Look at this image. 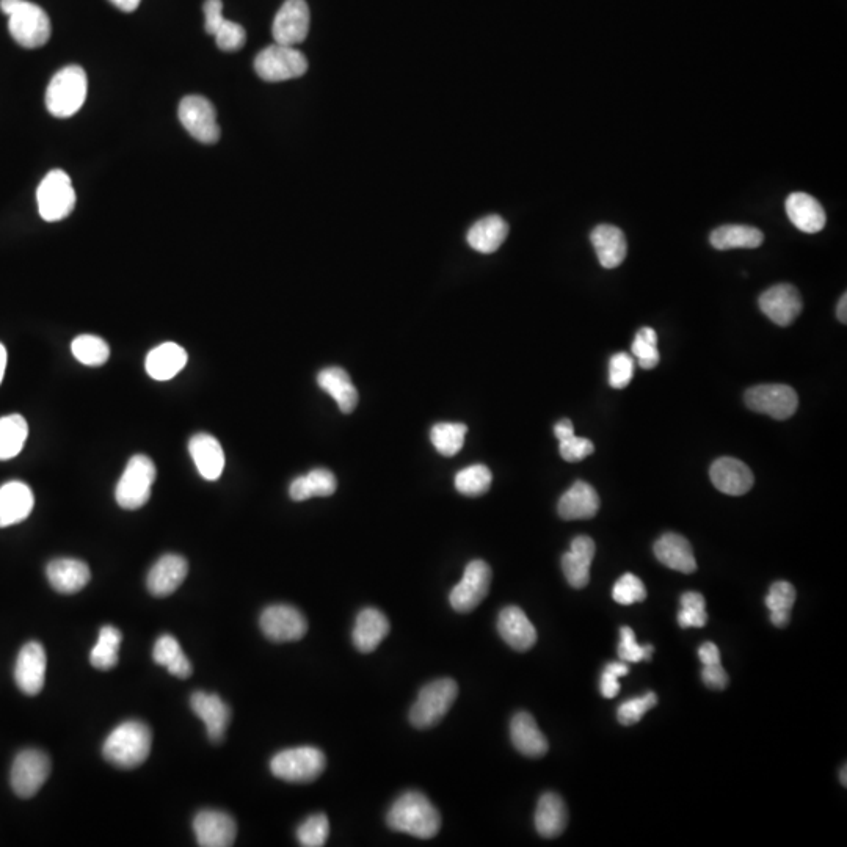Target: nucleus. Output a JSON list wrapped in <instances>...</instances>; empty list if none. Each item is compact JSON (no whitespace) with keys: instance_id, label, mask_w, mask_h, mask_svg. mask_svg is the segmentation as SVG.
Segmentation results:
<instances>
[{"instance_id":"nucleus-1","label":"nucleus","mask_w":847,"mask_h":847,"mask_svg":"<svg viewBox=\"0 0 847 847\" xmlns=\"http://www.w3.org/2000/svg\"><path fill=\"white\" fill-rule=\"evenodd\" d=\"M386 822L396 832H404L419 840L437 837L441 829L440 811L418 791L402 794L389 808Z\"/></svg>"},{"instance_id":"nucleus-2","label":"nucleus","mask_w":847,"mask_h":847,"mask_svg":"<svg viewBox=\"0 0 847 847\" xmlns=\"http://www.w3.org/2000/svg\"><path fill=\"white\" fill-rule=\"evenodd\" d=\"M151 744L150 727L139 720H129L110 733L102 747V755L117 768L134 769L148 760Z\"/></svg>"},{"instance_id":"nucleus-3","label":"nucleus","mask_w":847,"mask_h":847,"mask_svg":"<svg viewBox=\"0 0 847 847\" xmlns=\"http://www.w3.org/2000/svg\"><path fill=\"white\" fill-rule=\"evenodd\" d=\"M0 10L8 16V29L19 46L37 49L48 43L52 26L48 13L29 0H0Z\"/></svg>"},{"instance_id":"nucleus-4","label":"nucleus","mask_w":847,"mask_h":847,"mask_svg":"<svg viewBox=\"0 0 847 847\" xmlns=\"http://www.w3.org/2000/svg\"><path fill=\"white\" fill-rule=\"evenodd\" d=\"M88 79L80 66H66L52 77L46 90V107L55 118L76 115L87 99Z\"/></svg>"},{"instance_id":"nucleus-5","label":"nucleus","mask_w":847,"mask_h":847,"mask_svg":"<svg viewBox=\"0 0 847 847\" xmlns=\"http://www.w3.org/2000/svg\"><path fill=\"white\" fill-rule=\"evenodd\" d=\"M459 695V684L452 678L432 681L419 691L415 705L411 706L410 722L413 727H435L449 713Z\"/></svg>"},{"instance_id":"nucleus-6","label":"nucleus","mask_w":847,"mask_h":847,"mask_svg":"<svg viewBox=\"0 0 847 847\" xmlns=\"http://www.w3.org/2000/svg\"><path fill=\"white\" fill-rule=\"evenodd\" d=\"M156 476V466L150 457L143 454L134 455L118 480L115 490L118 506L124 510L142 509L146 502L150 501Z\"/></svg>"},{"instance_id":"nucleus-7","label":"nucleus","mask_w":847,"mask_h":847,"mask_svg":"<svg viewBox=\"0 0 847 847\" xmlns=\"http://www.w3.org/2000/svg\"><path fill=\"white\" fill-rule=\"evenodd\" d=\"M327 766L322 750L316 747H295L283 750L272 758L270 769L284 782L309 783L322 775Z\"/></svg>"},{"instance_id":"nucleus-8","label":"nucleus","mask_w":847,"mask_h":847,"mask_svg":"<svg viewBox=\"0 0 847 847\" xmlns=\"http://www.w3.org/2000/svg\"><path fill=\"white\" fill-rule=\"evenodd\" d=\"M38 211L46 222L66 219L76 206V190L65 171L52 170L44 176L37 190Z\"/></svg>"},{"instance_id":"nucleus-9","label":"nucleus","mask_w":847,"mask_h":847,"mask_svg":"<svg viewBox=\"0 0 847 847\" xmlns=\"http://www.w3.org/2000/svg\"><path fill=\"white\" fill-rule=\"evenodd\" d=\"M308 70V60L297 48L270 44L262 49L255 59V71L266 82H284V80L302 77Z\"/></svg>"},{"instance_id":"nucleus-10","label":"nucleus","mask_w":847,"mask_h":847,"mask_svg":"<svg viewBox=\"0 0 847 847\" xmlns=\"http://www.w3.org/2000/svg\"><path fill=\"white\" fill-rule=\"evenodd\" d=\"M51 774V760L41 750H22L11 768V788L16 796L30 799L40 791Z\"/></svg>"},{"instance_id":"nucleus-11","label":"nucleus","mask_w":847,"mask_h":847,"mask_svg":"<svg viewBox=\"0 0 847 847\" xmlns=\"http://www.w3.org/2000/svg\"><path fill=\"white\" fill-rule=\"evenodd\" d=\"M179 121L186 131L204 145H214L220 139L217 112L212 102L203 96L190 95L179 104Z\"/></svg>"},{"instance_id":"nucleus-12","label":"nucleus","mask_w":847,"mask_h":847,"mask_svg":"<svg viewBox=\"0 0 847 847\" xmlns=\"http://www.w3.org/2000/svg\"><path fill=\"white\" fill-rule=\"evenodd\" d=\"M491 568L484 560H473L465 568L462 581L452 589L449 601L454 611L468 614L474 611L490 592Z\"/></svg>"},{"instance_id":"nucleus-13","label":"nucleus","mask_w":847,"mask_h":847,"mask_svg":"<svg viewBox=\"0 0 847 847\" xmlns=\"http://www.w3.org/2000/svg\"><path fill=\"white\" fill-rule=\"evenodd\" d=\"M744 399L750 410L778 421L791 418L799 407V397L788 385L753 386L747 389Z\"/></svg>"},{"instance_id":"nucleus-14","label":"nucleus","mask_w":847,"mask_h":847,"mask_svg":"<svg viewBox=\"0 0 847 847\" xmlns=\"http://www.w3.org/2000/svg\"><path fill=\"white\" fill-rule=\"evenodd\" d=\"M262 633L272 642H295L308 631L305 615L289 604H273L259 618Z\"/></svg>"},{"instance_id":"nucleus-15","label":"nucleus","mask_w":847,"mask_h":847,"mask_svg":"<svg viewBox=\"0 0 847 847\" xmlns=\"http://www.w3.org/2000/svg\"><path fill=\"white\" fill-rule=\"evenodd\" d=\"M309 24L311 15L305 0H286L273 19V40L283 46L295 48L308 37Z\"/></svg>"},{"instance_id":"nucleus-16","label":"nucleus","mask_w":847,"mask_h":847,"mask_svg":"<svg viewBox=\"0 0 847 847\" xmlns=\"http://www.w3.org/2000/svg\"><path fill=\"white\" fill-rule=\"evenodd\" d=\"M764 316H768L774 324L780 327H789L794 320L800 316L804 309V302L799 291L793 284H775L768 291L763 292L758 300Z\"/></svg>"},{"instance_id":"nucleus-17","label":"nucleus","mask_w":847,"mask_h":847,"mask_svg":"<svg viewBox=\"0 0 847 847\" xmlns=\"http://www.w3.org/2000/svg\"><path fill=\"white\" fill-rule=\"evenodd\" d=\"M193 829L203 847H230L237 837L233 816L219 810L200 811L193 819Z\"/></svg>"},{"instance_id":"nucleus-18","label":"nucleus","mask_w":847,"mask_h":847,"mask_svg":"<svg viewBox=\"0 0 847 847\" xmlns=\"http://www.w3.org/2000/svg\"><path fill=\"white\" fill-rule=\"evenodd\" d=\"M46 651L38 642H29L19 651L15 666V681L24 694H40L46 680Z\"/></svg>"},{"instance_id":"nucleus-19","label":"nucleus","mask_w":847,"mask_h":847,"mask_svg":"<svg viewBox=\"0 0 847 847\" xmlns=\"http://www.w3.org/2000/svg\"><path fill=\"white\" fill-rule=\"evenodd\" d=\"M709 477L717 490L730 496L746 495L747 491L752 490L755 482L749 466L731 457L716 460L709 469Z\"/></svg>"},{"instance_id":"nucleus-20","label":"nucleus","mask_w":847,"mask_h":847,"mask_svg":"<svg viewBox=\"0 0 847 847\" xmlns=\"http://www.w3.org/2000/svg\"><path fill=\"white\" fill-rule=\"evenodd\" d=\"M190 706L193 713L197 714L206 725L209 739L212 742H222L226 728L230 725V706L226 705L219 695L208 694V692H195L190 697Z\"/></svg>"},{"instance_id":"nucleus-21","label":"nucleus","mask_w":847,"mask_h":847,"mask_svg":"<svg viewBox=\"0 0 847 847\" xmlns=\"http://www.w3.org/2000/svg\"><path fill=\"white\" fill-rule=\"evenodd\" d=\"M189 573L187 560L178 554H165L160 557L148 573V590L154 597L164 598L176 592Z\"/></svg>"},{"instance_id":"nucleus-22","label":"nucleus","mask_w":847,"mask_h":847,"mask_svg":"<svg viewBox=\"0 0 847 847\" xmlns=\"http://www.w3.org/2000/svg\"><path fill=\"white\" fill-rule=\"evenodd\" d=\"M597 546L587 535H579L571 542L570 551L562 556V570L573 589H584L590 581V565Z\"/></svg>"},{"instance_id":"nucleus-23","label":"nucleus","mask_w":847,"mask_h":847,"mask_svg":"<svg viewBox=\"0 0 847 847\" xmlns=\"http://www.w3.org/2000/svg\"><path fill=\"white\" fill-rule=\"evenodd\" d=\"M498 631L513 650L528 651L537 642V629L523 609L517 606L502 609L498 618Z\"/></svg>"},{"instance_id":"nucleus-24","label":"nucleus","mask_w":847,"mask_h":847,"mask_svg":"<svg viewBox=\"0 0 847 847\" xmlns=\"http://www.w3.org/2000/svg\"><path fill=\"white\" fill-rule=\"evenodd\" d=\"M189 452L198 473L206 480H217L225 469V452L217 438L197 433L189 441Z\"/></svg>"},{"instance_id":"nucleus-25","label":"nucleus","mask_w":847,"mask_h":847,"mask_svg":"<svg viewBox=\"0 0 847 847\" xmlns=\"http://www.w3.org/2000/svg\"><path fill=\"white\" fill-rule=\"evenodd\" d=\"M35 506L33 491L29 485L18 480L0 487V528L21 523L32 513Z\"/></svg>"},{"instance_id":"nucleus-26","label":"nucleus","mask_w":847,"mask_h":847,"mask_svg":"<svg viewBox=\"0 0 847 847\" xmlns=\"http://www.w3.org/2000/svg\"><path fill=\"white\" fill-rule=\"evenodd\" d=\"M785 208L791 223L802 233L816 234L824 230L827 222L826 211L821 203L808 193H791Z\"/></svg>"},{"instance_id":"nucleus-27","label":"nucleus","mask_w":847,"mask_h":847,"mask_svg":"<svg viewBox=\"0 0 847 847\" xmlns=\"http://www.w3.org/2000/svg\"><path fill=\"white\" fill-rule=\"evenodd\" d=\"M557 510L560 518L567 521L590 520L600 510V496L592 485L578 480L562 495Z\"/></svg>"},{"instance_id":"nucleus-28","label":"nucleus","mask_w":847,"mask_h":847,"mask_svg":"<svg viewBox=\"0 0 847 847\" xmlns=\"http://www.w3.org/2000/svg\"><path fill=\"white\" fill-rule=\"evenodd\" d=\"M510 738L513 746L524 757L542 758L548 753V739L543 735L534 717L529 713L515 714L510 722Z\"/></svg>"},{"instance_id":"nucleus-29","label":"nucleus","mask_w":847,"mask_h":847,"mask_svg":"<svg viewBox=\"0 0 847 847\" xmlns=\"http://www.w3.org/2000/svg\"><path fill=\"white\" fill-rule=\"evenodd\" d=\"M655 556L662 565L680 571L684 575H691L697 570V560H695L691 543L684 539L683 535L673 534V532L662 535L661 539L655 543Z\"/></svg>"},{"instance_id":"nucleus-30","label":"nucleus","mask_w":847,"mask_h":847,"mask_svg":"<svg viewBox=\"0 0 847 847\" xmlns=\"http://www.w3.org/2000/svg\"><path fill=\"white\" fill-rule=\"evenodd\" d=\"M187 352L175 342H165L154 347L146 357L145 368L151 379L167 382L186 368Z\"/></svg>"},{"instance_id":"nucleus-31","label":"nucleus","mask_w":847,"mask_h":847,"mask_svg":"<svg viewBox=\"0 0 847 847\" xmlns=\"http://www.w3.org/2000/svg\"><path fill=\"white\" fill-rule=\"evenodd\" d=\"M49 584L60 593H77L90 582V568L77 559H55L46 568Z\"/></svg>"},{"instance_id":"nucleus-32","label":"nucleus","mask_w":847,"mask_h":847,"mask_svg":"<svg viewBox=\"0 0 847 847\" xmlns=\"http://www.w3.org/2000/svg\"><path fill=\"white\" fill-rule=\"evenodd\" d=\"M389 634V622L379 609L366 608L358 614L353 628V644L361 653H372Z\"/></svg>"},{"instance_id":"nucleus-33","label":"nucleus","mask_w":847,"mask_h":847,"mask_svg":"<svg viewBox=\"0 0 847 847\" xmlns=\"http://www.w3.org/2000/svg\"><path fill=\"white\" fill-rule=\"evenodd\" d=\"M598 261L604 269H615L625 261L628 244L623 231L614 225H598L590 234Z\"/></svg>"},{"instance_id":"nucleus-34","label":"nucleus","mask_w":847,"mask_h":847,"mask_svg":"<svg viewBox=\"0 0 847 847\" xmlns=\"http://www.w3.org/2000/svg\"><path fill=\"white\" fill-rule=\"evenodd\" d=\"M568 824V810L564 799L556 793L540 797L535 810V829L543 838H557L564 833Z\"/></svg>"},{"instance_id":"nucleus-35","label":"nucleus","mask_w":847,"mask_h":847,"mask_svg":"<svg viewBox=\"0 0 847 847\" xmlns=\"http://www.w3.org/2000/svg\"><path fill=\"white\" fill-rule=\"evenodd\" d=\"M317 385L330 394L344 415H350L358 405V391L350 375L342 368H327L317 375Z\"/></svg>"},{"instance_id":"nucleus-36","label":"nucleus","mask_w":847,"mask_h":847,"mask_svg":"<svg viewBox=\"0 0 847 847\" xmlns=\"http://www.w3.org/2000/svg\"><path fill=\"white\" fill-rule=\"evenodd\" d=\"M507 236H509V225L506 220L499 215H488L469 228L466 240L473 250L490 255L499 250Z\"/></svg>"},{"instance_id":"nucleus-37","label":"nucleus","mask_w":847,"mask_h":847,"mask_svg":"<svg viewBox=\"0 0 847 847\" xmlns=\"http://www.w3.org/2000/svg\"><path fill=\"white\" fill-rule=\"evenodd\" d=\"M338 488L335 474L325 468L313 469L306 476L292 480L289 496L292 501L302 502L311 498H327Z\"/></svg>"},{"instance_id":"nucleus-38","label":"nucleus","mask_w":847,"mask_h":847,"mask_svg":"<svg viewBox=\"0 0 847 847\" xmlns=\"http://www.w3.org/2000/svg\"><path fill=\"white\" fill-rule=\"evenodd\" d=\"M764 234L758 228L747 225H725L714 230L709 242L716 250L735 248H758L763 244Z\"/></svg>"},{"instance_id":"nucleus-39","label":"nucleus","mask_w":847,"mask_h":847,"mask_svg":"<svg viewBox=\"0 0 847 847\" xmlns=\"http://www.w3.org/2000/svg\"><path fill=\"white\" fill-rule=\"evenodd\" d=\"M154 661L159 666L167 667L171 675L178 678H189L192 675V664L184 655L178 640L170 634L159 637L153 650Z\"/></svg>"},{"instance_id":"nucleus-40","label":"nucleus","mask_w":847,"mask_h":847,"mask_svg":"<svg viewBox=\"0 0 847 847\" xmlns=\"http://www.w3.org/2000/svg\"><path fill=\"white\" fill-rule=\"evenodd\" d=\"M29 437V426L21 415H10L0 419V460L15 459L21 454Z\"/></svg>"},{"instance_id":"nucleus-41","label":"nucleus","mask_w":847,"mask_h":847,"mask_svg":"<svg viewBox=\"0 0 847 847\" xmlns=\"http://www.w3.org/2000/svg\"><path fill=\"white\" fill-rule=\"evenodd\" d=\"M554 435L559 440V452L567 462H581L595 452V446L587 438L576 437L575 427L570 419H562L554 427Z\"/></svg>"},{"instance_id":"nucleus-42","label":"nucleus","mask_w":847,"mask_h":847,"mask_svg":"<svg viewBox=\"0 0 847 847\" xmlns=\"http://www.w3.org/2000/svg\"><path fill=\"white\" fill-rule=\"evenodd\" d=\"M468 427L462 422H440L430 430V441L444 457H454L462 451Z\"/></svg>"},{"instance_id":"nucleus-43","label":"nucleus","mask_w":847,"mask_h":847,"mask_svg":"<svg viewBox=\"0 0 847 847\" xmlns=\"http://www.w3.org/2000/svg\"><path fill=\"white\" fill-rule=\"evenodd\" d=\"M121 639L123 636L115 626H102L98 644L91 650V666L99 670H110L117 666Z\"/></svg>"},{"instance_id":"nucleus-44","label":"nucleus","mask_w":847,"mask_h":847,"mask_svg":"<svg viewBox=\"0 0 847 847\" xmlns=\"http://www.w3.org/2000/svg\"><path fill=\"white\" fill-rule=\"evenodd\" d=\"M73 355L85 366H102L110 357V347L104 339L95 335H80L71 344Z\"/></svg>"},{"instance_id":"nucleus-45","label":"nucleus","mask_w":847,"mask_h":847,"mask_svg":"<svg viewBox=\"0 0 847 847\" xmlns=\"http://www.w3.org/2000/svg\"><path fill=\"white\" fill-rule=\"evenodd\" d=\"M493 474L485 465H471L455 476V488L459 493L471 498L482 496L490 490Z\"/></svg>"},{"instance_id":"nucleus-46","label":"nucleus","mask_w":847,"mask_h":847,"mask_svg":"<svg viewBox=\"0 0 847 847\" xmlns=\"http://www.w3.org/2000/svg\"><path fill=\"white\" fill-rule=\"evenodd\" d=\"M631 350H633V355L636 357L640 368L647 369V371L648 369H655L659 360H661L658 350V335L653 328L645 327L637 331Z\"/></svg>"},{"instance_id":"nucleus-47","label":"nucleus","mask_w":847,"mask_h":847,"mask_svg":"<svg viewBox=\"0 0 847 847\" xmlns=\"http://www.w3.org/2000/svg\"><path fill=\"white\" fill-rule=\"evenodd\" d=\"M681 628H703L708 623L706 601L702 593L686 592L681 597V611L678 614Z\"/></svg>"},{"instance_id":"nucleus-48","label":"nucleus","mask_w":847,"mask_h":847,"mask_svg":"<svg viewBox=\"0 0 847 847\" xmlns=\"http://www.w3.org/2000/svg\"><path fill=\"white\" fill-rule=\"evenodd\" d=\"M330 835V822L324 813L309 816L302 826L297 829V838L305 847H320L327 843Z\"/></svg>"},{"instance_id":"nucleus-49","label":"nucleus","mask_w":847,"mask_h":847,"mask_svg":"<svg viewBox=\"0 0 847 847\" xmlns=\"http://www.w3.org/2000/svg\"><path fill=\"white\" fill-rule=\"evenodd\" d=\"M612 598L615 603L629 606V604L642 603L647 598V589L644 582L640 581L633 573H626L615 582L612 589Z\"/></svg>"},{"instance_id":"nucleus-50","label":"nucleus","mask_w":847,"mask_h":847,"mask_svg":"<svg viewBox=\"0 0 847 847\" xmlns=\"http://www.w3.org/2000/svg\"><path fill=\"white\" fill-rule=\"evenodd\" d=\"M658 705V697L655 692H648L644 697L633 698L628 702L622 703L617 711V719L620 724L629 727V725L637 724L642 720L647 711L655 708Z\"/></svg>"},{"instance_id":"nucleus-51","label":"nucleus","mask_w":847,"mask_h":847,"mask_svg":"<svg viewBox=\"0 0 847 847\" xmlns=\"http://www.w3.org/2000/svg\"><path fill=\"white\" fill-rule=\"evenodd\" d=\"M653 645H642L637 644L636 642V634H634L633 629L629 628V626H623L620 629V645H618V658L622 659L623 662H640L644 661V659H650L651 653H653Z\"/></svg>"},{"instance_id":"nucleus-52","label":"nucleus","mask_w":847,"mask_h":847,"mask_svg":"<svg viewBox=\"0 0 847 847\" xmlns=\"http://www.w3.org/2000/svg\"><path fill=\"white\" fill-rule=\"evenodd\" d=\"M214 37L219 49L225 52H234L244 48L245 41H247V32L237 22L225 19L219 30L215 32Z\"/></svg>"},{"instance_id":"nucleus-53","label":"nucleus","mask_w":847,"mask_h":847,"mask_svg":"<svg viewBox=\"0 0 847 847\" xmlns=\"http://www.w3.org/2000/svg\"><path fill=\"white\" fill-rule=\"evenodd\" d=\"M634 375V360L628 353L620 352L611 358L609 363V385L615 389H623L631 383Z\"/></svg>"},{"instance_id":"nucleus-54","label":"nucleus","mask_w":847,"mask_h":847,"mask_svg":"<svg viewBox=\"0 0 847 847\" xmlns=\"http://www.w3.org/2000/svg\"><path fill=\"white\" fill-rule=\"evenodd\" d=\"M796 603V589L793 584L786 581H778L772 584L769 595L766 597V606L771 612H791Z\"/></svg>"},{"instance_id":"nucleus-55","label":"nucleus","mask_w":847,"mask_h":847,"mask_svg":"<svg viewBox=\"0 0 847 847\" xmlns=\"http://www.w3.org/2000/svg\"><path fill=\"white\" fill-rule=\"evenodd\" d=\"M628 673V662H611V664H608L603 675H601V695L606 698L617 697L618 692H620L618 678L625 677Z\"/></svg>"},{"instance_id":"nucleus-56","label":"nucleus","mask_w":847,"mask_h":847,"mask_svg":"<svg viewBox=\"0 0 847 847\" xmlns=\"http://www.w3.org/2000/svg\"><path fill=\"white\" fill-rule=\"evenodd\" d=\"M203 10L204 29H206L209 35L214 37L215 32L219 30V27L225 21V16H223V2L222 0H206Z\"/></svg>"},{"instance_id":"nucleus-57","label":"nucleus","mask_w":847,"mask_h":847,"mask_svg":"<svg viewBox=\"0 0 847 847\" xmlns=\"http://www.w3.org/2000/svg\"><path fill=\"white\" fill-rule=\"evenodd\" d=\"M702 680L709 689H714V691H724L728 683H730V678H728V673L722 667V662L703 666Z\"/></svg>"},{"instance_id":"nucleus-58","label":"nucleus","mask_w":847,"mask_h":847,"mask_svg":"<svg viewBox=\"0 0 847 847\" xmlns=\"http://www.w3.org/2000/svg\"><path fill=\"white\" fill-rule=\"evenodd\" d=\"M698 658L702 661L703 666H708V664H716V662L720 661V651L719 647L713 642H706L702 647L698 648Z\"/></svg>"},{"instance_id":"nucleus-59","label":"nucleus","mask_w":847,"mask_h":847,"mask_svg":"<svg viewBox=\"0 0 847 847\" xmlns=\"http://www.w3.org/2000/svg\"><path fill=\"white\" fill-rule=\"evenodd\" d=\"M110 2H112L118 10L124 11V13H132V11L139 8L142 0H110Z\"/></svg>"},{"instance_id":"nucleus-60","label":"nucleus","mask_w":847,"mask_h":847,"mask_svg":"<svg viewBox=\"0 0 847 847\" xmlns=\"http://www.w3.org/2000/svg\"><path fill=\"white\" fill-rule=\"evenodd\" d=\"M791 620V612H771L772 625L777 628H785Z\"/></svg>"},{"instance_id":"nucleus-61","label":"nucleus","mask_w":847,"mask_h":847,"mask_svg":"<svg viewBox=\"0 0 847 847\" xmlns=\"http://www.w3.org/2000/svg\"><path fill=\"white\" fill-rule=\"evenodd\" d=\"M7 349H5L4 344H0V383L4 380L5 369H7Z\"/></svg>"},{"instance_id":"nucleus-62","label":"nucleus","mask_w":847,"mask_h":847,"mask_svg":"<svg viewBox=\"0 0 847 847\" xmlns=\"http://www.w3.org/2000/svg\"><path fill=\"white\" fill-rule=\"evenodd\" d=\"M846 309H847V295L843 294V297H841V299H840V303H838V309H837L838 319H840L841 322H843V324H846V322H847V311H846Z\"/></svg>"},{"instance_id":"nucleus-63","label":"nucleus","mask_w":847,"mask_h":847,"mask_svg":"<svg viewBox=\"0 0 847 847\" xmlns=\"http://www.w3.org/2000/svg\"><path fill=\"white\" fill-rule=\"evenodd\" d=\"M846 772L847 768H843V774H841V783H843L844 786L847 785Z\"/></svg>"}]
</instances>
